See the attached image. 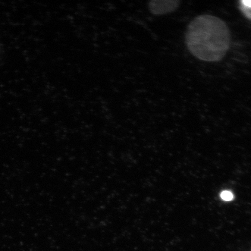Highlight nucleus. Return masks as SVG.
<instances>
[{
  "label": "nucleus",
  "instance_id": "5",
  "mask_svg": "<svg viewBox=\"0 0 251 251\" xmlns=\"http://www.w3.org/2000/svg\"><path fill=\"white\" fill-rule=\"evenodd\" d=\"M241 5L244 6V7L251 8V0H244V1H241Z\"/></svg>",
  "mask_w": 251,
  "mask_h": 251
},
{
  "label": "nucleus",
  "instance_id": "6",
  "mask_svg": "<svg viewBox=\"0 0 251 251\" xmlns=\"http://www.w3.org/2000/svg\"><path fill=\"white\" fill-rule=\"evenodd\" d=\"M249 251H251V249Z\"/></svg>",
  "mask_w": 251,
  "mask_h": 251
},
{
  "label": "nucleus",
  "instance_id": "4",
  "mask_svg": "<svg viewBox=\"0 0 251 251\" xmlns=\"http://www.w3.org/2000/svg\"><path fill=\"white\" fill-rule=\"evenodd\" d=\"M241 9L244 15H246V17L249 18V20H251V8H247L241 5Z\"/></svg>",
  "mask_w": 251,
  "mask_h": 251
},
{
  "label": "nucleus",
  "instance_id": "3",
  "mask_svg": "<svg viewBox=\"0 0 251 251\" xmlns=\"http://www.w3.org/2000/svg\"><path fill=\"white\" fill-rule=\"evenodd\" d=\"M221 199L225 201H230L234 199V194L230 191L225 190L220 194Z\"/></svg>",
  "mask_w": 251,
  "mask_h": 251
},
{
  "label": "nucleus",
  "instance_id": "2",
  "mask_svg": "<svg viewBox=\"0 0 251 251\" xmlns=\"http://www.w3.org/2000/svg\"><path fill=\"white\" fill-rule=\"evenodd\" d=\"M180 2L178 0H153L149 2V8L153 14L165 15L176 10Z\"/></svg>",
  "mask_w": 251,
  "mask_h": 251
},
{
  "label": "nucleus",
  "instance_id": "1",
  "mask_svg": "<svg viewBox=\"0 0 251 251\" xmlns=\"http://www.w3.org/2000/svg\"><path fill=\"white\" fill-rule=\"evenodd\" d=\"M230 43V31L227 24L215 16H198L187 27V49L200 60L209 62L221 61L226 54Z\"/></svg>",
  "mask_w": 251,
  "mask_h": 251
}]
</instances>
